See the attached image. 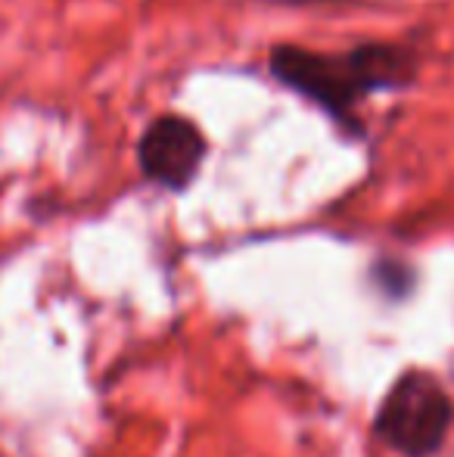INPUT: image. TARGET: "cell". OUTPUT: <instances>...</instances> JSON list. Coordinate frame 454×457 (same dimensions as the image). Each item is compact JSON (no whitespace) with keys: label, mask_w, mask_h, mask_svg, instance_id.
I'll return each mask as SVG.
<instances>
[{"label":"cell","mask_w":454,"mask_h":457,"mask_svg":"<svg viewBox=\"0 0 454 457\" xmlns=\"http://www.w3.org/2000/svg\"><path fill=\"white\" fill-rule=\"evenodd\" d=\"M374 277L376 287L386 295H392V299H401V295L411 293V271L405 265H399V262H380Z\"/></svg>","instance_id":"277c9868"},{"label":"cell","mask_w":454,"mask_h":457,"mask_svg":"<svg viewBox=\"0 0 454 457\" xmlns=\"http://www.w3.org/2000/svg\"><path fill=\"white\" fill-rule=\"evenodd\" d=\"M271 69L284 85L311 96L327 109H349L364 91H370V79L361 66L358 50L345 60L318 56L299 47H277L271 56Z\"/></svg>","instance_id":"7a4b0ae2"},{"label":"cell","mask_w":454,"mask_h":457,"mask_svg":"<svg viewBox=\"0 0 454 457\" xmlns=\"http://www.w3.org/2000/svg\"><path fill=\"white\" fill-rule=\"evenodd\" d=\"M454 404L439 377L411 367L383 395L374 436L401 457H433L449 439Z\"/></svg>","instance_id":"6da1fadb"},{"label":"cell","mask_w":454,"mask_h":457,"mask_svg":"<svg viewBox=\"0 0 454 457\" xmlns=\"http://www.w3.org/2000/svg\"><path fill=\"white\" fill-rule=\"evenodd\" d=\"M206 156V140L181 115H162L144 131L137 144V162L150 181L184 190L200 171Z\"/></svg>","instance_id":"3957f363"}]
</instances>
